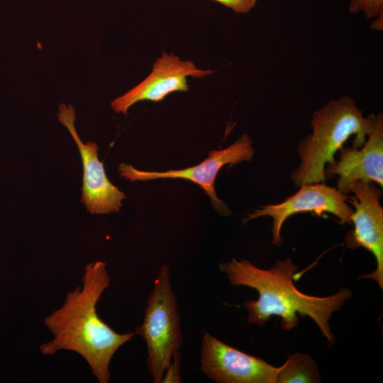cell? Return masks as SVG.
Here are the masks:
<instances>
[{
    "label": "cell",
    "mask_w": 383,
    "mask_h": 383,
    "mask_svg": "<svg viewBox=\"0 0 383 383\" xmlns=\"http://www.w3.org/2000/svg\"><path fill=\"white\" fill-rule=\"evenodd\" d=\"M219 269L233 286L248 287L258 292L257 299L243 304L250 323L262 326L272 316H278L282 328L289 331L298 325L299 315L306 316L316 323L328 343H334L329 320L351 297L349 289L341 288L336 294L324 297L301 292L293 282L297 267L290 258L277 260L267 270L260 269L247 260L233 258L221 263Z\"/></svg>",
    "instance_id": "cell-2"
},
{
    "label": "cell",
    "mask_w": 383,
    "mask_h": 383,
    "mask_svg": "<svg viewBox=\"0 0 383 383\" xmlns=\"http://www.w3.org/2000/svg\"><path fill=\"white\" fill-rule=\"evenodd\" d=\"M82 283V287H77L67 294L61 307L44 318L53 338L41 345L40 350L45 355L62 350L75 352L88 363L99 383H107L113 355L135 333H118L97 314V302L110 284L105 262L87 264Z\"/></svg>",
    "instance_id": "cell-1"
},
{
    "label": "cell",
    "mask_w": 383,
    "mask_h": 383,
    "mask_svg": "<svg viewBox=\"0 0 383 383\" xmlns=\"http://www.w3.org/2000/svg\"><path fill=\"white\" fill-rule=\"evenodd\" d=\"M353 206L351 223L354 228L345 235L348 248H363L375 258L374 272L360 277L373 279L383 289V209L380 204L382 192L374 183L357 182L351 188Z\"/></svg>",
    "instance_id": "cell-9"
},
{
    "label": "cell",
    "mask_w": 383,
    "mask_h": 383,
    "mask_svg": "<svg viewBox=\"0 0 383 383\" xmlns=\"http://www.w3.org/2000/svg\"><path fill=\"white\" fill-rule=\"evenodd\" d=\"M349 196L324 182L305 184L284 201L267 204L255 209L244 218L243 223L262 216L272 218V242L276 246L282 243L281 230L286 220L293 215L311 213L321 216L325 213L335 216L343 224H350L353 209Z\"/></svg>",
    "instance_id": "cell-5"
},
{
    "label": "cell",
    "mask_w": 383,
    "mask_h": 383,
    "mask_svg": "<svg viewBox=\"0 0 383 383\" xmlns=\"http://www.w3.org/2000/svg\"><path fill=\"white\" fill-rule=\"evenodd\" d=\"M57 116L70 133L81 156L83 167L81 203L93 215L118 213L126 196L109 180L104 165L99 159L97 144L91 141L84 143L80 139L74 126V107L61 104Z\"/></svg>",
    "instance_id": "cell-7"
},
{
    "label": "cell",
    "mask_w": 383,
    "mask_h": 383,
    "mask_svg": "<svg viewBox=\"0 0 383 383\" xmlns=\"http://www.w3.org/2000/svg\"><path fill=\"white\" fill-rule=\"evenodd\" d=\"M237 13H248L256 5L257 0H213Z\"/></svg>",
    "instance_id": "cell-15"
},
{
    "label": "cell",
    "mask_w": 383,
    "mask_h": 383,
    "mask_svg": "<svg viewBox=\"0 0 383 383\" xmlns=\"http://www.w3.org/2000/svg\"><path fill=\"white\" fill-rule=\"evenodd\" d=\"M338 160L327 165L326 178L338 175L337 189L350 193L357 182H372L383 186V116L377 114L376 122L365 143L360 148L343 146Z\"/></svg>",
    "instance_id": "cell-11"
},
{
    "label": "cell",
    "mask_w": 383,
    "mask_h": 383,
    "mask_svg": "<svg viewBox=\"0 0 383 383\" xmlns=\"http://www.w3.org/2000/svg\"><path fill=\"white\" fill-rule=\"evenodd\" d=\"M181 371V353L176 352L167 367L162 378L161 383H179L182 382Z\"/></svg>",
    "instance_id": "cell-14"
},
{
    "label": "cell",
    "mask_w": 383,
    "mask_h": 383,
    "mask_svg": "<svg viewBox=\"0 0 383 383\" xmlns=\"http://www.w3.org/2000/svg\"><path fill=\"white\" fill-rule=\"evenodd\" d=\"M320 380L321 374L312 357L296 353L289 355L279 367L276 383H317Z\"/></svg>",
    "instance_id": "cell-12"
},
{
    "label": "cell",
    "mask_w": 383,
    "mask_h": 383,
    "mask_svg": "<svg viewBox=\"0 0 383 383\" xmlns=\"http://www.w3.org/2000/svg\"><path fill=\"white\" fill-rule=\"evenodd\" d=\"M254 148L250 137L242 135L228 147L211 150L208 157L200 164L183 170H170L165 172L139 170L131 165L121 163L118 166L120 175L126 180L148 181L160 178H180L199 185L211 199L213 208L222 215L231 211L224 202L216 195L215 180L221 169L228 165L232 166L243 161H250L254 155Z\"/></svg>",
    "instance_id": "cell-6"
},
{
    "label": "cell",
    "mask_w": 383,
    "mask_h": 383,
    "mask_svg": "<svg viewBox=\"0 0 383 383\" xmlns=\"http://www.w3.org/2000/svg\"><path fill=\"white\" fill-rule=\"evenodd\" d=\"M199 369L217 383H276L279 371V367L230 346L206 331Z\"/></svg>",
    "instance_id": "cell-8"
},
{
    "label": "cell",
    "mask_w": 383,
    "mask_h": 383,
    "mask_svg": "<svg viewBox=\"0 0 383 383\" xmlns=\"http://www.w3.org/2000/svg\"><path fill=\"white\" fill-rule=\"evenodd\" d=\"M349 11L362 13L367 18L383 16V0H350Z\"/></svg>",
    "instance_id": "cell-13"
},
{
    "label": "cell",
    "mask_w": 383,
    "mask_h": 383,
    "mask_svg": "<svg viewBox=\"0 0 383 383\" xmlns=\"http://www.w3.org/2000/svg\"><path fill=\"white\" fill-rule=\"evenodd\" d=\"M212 73L202 70L189 60H182L173 53L163 52L152 66L150 73L139 84L111 104L116 113L127 115L128 110L139 101L158 102L176 91L189 89L188 77L203 78Z\"/></svg>",
    "instance_id": "cell-10"
},
{
    "label": "cell",
    "mask_w": 383,
    "mask_h": 383,
    "mask_svg": "<svg viewBox=\"0 0 383 383\" xmlns=\"http://www.w3.org/2000/svg\"><path fill=\"white\" fill-rule=\"evenodd\" d=\"M377 114L364 116L350 96L332 99L313 111L311 133L298 145L299 165L291 173L296 187L305 184L324 182L325 168L335 160L334 155L353 136L352 147L360 148L376 122Z\"/></svg>",
    "instance_id": "cell-3"
},
{
    "label": "cell",
    "mask_w": 383,
    "mask_h": 383,
    "mask_svg": "<svg viewBox=\"0 0 383 383\" xmlns=\"http://www.w3.org/2000/svg\"><path fill=\"white\" fill-rule=\"evenodd\" d=\"M135 335L143 337L147 348L148 370L155 383H161L174 354L183 344L181 318L172 290L167 265L160 267Z\"/></svg>",
    "instance_id": "cell-4"
}]
</instances>
